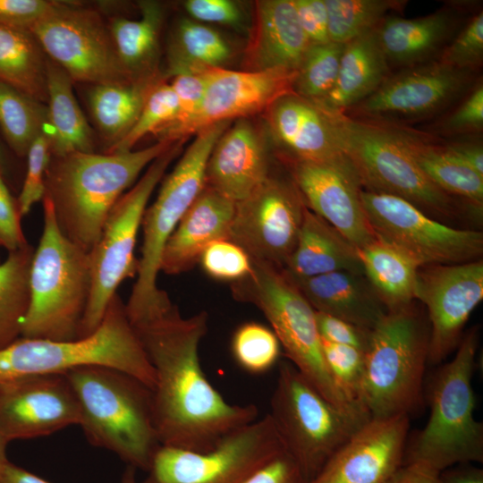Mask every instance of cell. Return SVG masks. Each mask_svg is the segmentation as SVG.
Masks as SVG:
<instances>
[{
    "label": "cell",
    "instance_id": "obj_1",
    "mask_svg": "<svg viewBox=\"0 0 483 483\" xmlns=\"http://www.w3.org/2000/svg\"><path fill=\"white\" fill-rule=\"evenodd\" d=\"M208 316L182 317L176 305L164 316L134 326L154 369V422L161 445L203 452L258 418L255 404L228 402L201 367L199 344Z\"/></svg>",
    "mask_w": 483,
    "mask_h": 483
},
{
    "label": "cell",
    "instance_id": "obj_2",
    "mask_svg": "<svg viewBox=\"0 0 483 483\" xmlns=\"http://www.w3.org/2000/svg\"><path fill=\"white\" fill-rule=\"evenodd\" d=\"M177 142L157 140L147 148L121 153L52 156L44 197L50 201L63 234L89 252L124 191L144 168Z\"/></svg>",
    "mask_w": 483,
    "mask_h": 483
},
{
    "label": "cell",
    "instance_id": "obj_3",
    "mask_svg": "<svg viewBox=\"0 0 483 483\" xmlns=\"http://www.w3.org/2000/svg\"><path fill=\"white\" fill-rule=\"evenodd\" d=\"M64 375L78 401L79 426L88 441L113 452L128 466L147 471L161 445L151 388L106 366H81Z\"/></svg>",
    "mask_w": 483,
    "mask_h": 483
},
{
    "label": "cell",
    "instance_id": "obj_4",
    "mask_svg": "<svg viewBox=\"0 0 483 483\" xmlns=\"http://www.w3.org/2000/svg\"><path fill=\"white\" fill-rule=\"evenodd\" d=\"M231 123H217L196 133L174 169L162 179L155 201L145 210L138 273L125 303L132 326L157 319L174 306L157 286L162 253L180 220L206 186L209 155Z\"/></svg>",
    "mask_w": 483,
    "mask_h": 483
},
{
    "label": "cell",
    "instance_id": "obj_5",
    "mask_svg": "<svg viewBox=\"0 0 483 483\" xmlns=\"http://www.w3.org/2000/svg\"><path fill=\"white\" fill-rule=\"evenodd\" d=\"M42 206L43 230L31 261L21 337L74 341L91 292L89 252L63 234L47 198Z\"/></svg>",
    "mask_w": 483,
    "mask_h": 483
},
{
    "label": "cell",
    "instance_id": "obj_6",
    "mask_svg": "<svg viewBox=\"0 0 483 483\" xmlns=\"http://www.w3.org/2000/svg\"><path fill=\"white\" fill-rule=\"evenodd\" d=\"M88 365L119 369L153 388L154 369L118 293L97 330L88 336L64 342L20 337L0 349V386L25 377L65 374Z\"/></svg>",
    "mask_w": 483,
    "mask_h": 483
},
{
    "label": "cell",
    "instance_id": "obj_7",
    "mask_svg": "<svg viewBox=\"0 0 483 483\" xmlns=\"http://www.w3.org/2000/svg\"><path fill=\"white\" fill-rule=\"evenodd\" d=\"M478 343V328L470 329L452 360L436 375L428 420L403 463L419 462L441 472L457 464L483 462V424L474 417L472 387Z\"/></svg>",
    "mask_w": 483,
    "mask_h": 483
},
{
    "label": "cell",
    "instance_id": "obj_8",
    "mask_svg": "<svg viewBox=\"0 0 483 483\" xmlns=\"http://www.w3.org/2000/svg\"><path fill=\"white\" fill-rule=\"evenodd\" d=\"M428 337L411 305L388 311L369 332L360 404L370 419L409 416L418 406Z\"/></svg>",
    "mask_w": 483,
    "mask_h": 483
},
{
    "label": "cell",
    "instance_id": "obj_9",
    "mask_svg": "<svg viewBox=\"0 0 483 483\" xmlns=\"http://www.w3.org/2000/svg\"><path fill=\"white\" fill-rule=\"evenodd\" d=\"M267 414L306 482L370 419L327 400L288 362L279 366Z\"/></svg>",
    "mask_w": 483,
    "mask_h": 483
},
{
    "label": "cell",
    "instance_id": "obj_10",
    "mask_svg": "<svg viewBox=\"0 0 483 483\" xmlns=\"http://www.w3.org/2000/svg\"><path fill=\"white\" fill-rule=\"evenodd\" d=\"M233 299L250 303L266 317L286 357L327 400L357 409L334 383L327 369L315 309L283 268L252 260V271L232 284Z\"/></svg>",
    "mask_w": 483,
    "mask_h": 483
},
{
    "label": "cell",
    "instance_id": "obj_11",
    "mask_svg": "<svg viewBox=\"0 0 483 483\" xmlns=\"http://www.w3.org/2000/svg\"><path fill=\"white\" fill-rule=\"evenodd\" d=\"M329 114L341 150L366 191L399 197L434 219L458 216L459 203L425 175L393 127Z\"/></svg>",
    "mask_w": 483,
    "mask_h": 483
},
{
    "label": "cell",
    "instance_id": "obj_12",
    "mask_svg": "<svg viewBox=\"0 0 483 483\" xmlns=\"http://www.w3.org/2000/svg\"><path fill=\"white\" fill-rule=\"evenodd\" d=\"M180 148L177 142L154 160L111 209L98 242L89 251L91 292L80 338L97 330L120 284L137 275L139 258L134 250L148 202Z\"/></svg>",
    "mask_w": 483,
    "mask_h": 483
},
{
    "label": "cell",
    "instance_id": "obj_13",
    "mask_svg": "<svg viewBox=\"0 0 483 483\" xmlns=\"http://www.w3.org/2000/svg\"><path fill=\"white\" fill-rule=\"evenodd\" d=\"M286 452L268 414L195 452L160 445L140 483H244Z\"/></svg>",
    "mask_w": 483,
    "mask_h": 483
},
{
    "label": "cell",
    "instance_id": "obj_14",
    "mask_svg": "<svg viewBox=\"0 0 483 483\" xmlns=\"http://www.w3.org/2000/svg\"><path fill=\"white\" fill-rule=\"evenodd\" d=\"M360 198L376 238L419 267L474 261L483 253L479 231L446 225L396 196L362 190Z\"/></svg>",
    "mask_w": 483,
    "mask_h": 483
},
{
    "label": "cell",
    "instance_id": "obj_15",
    "mask_svg": "<svg viewBox=\"0 0 483 483\" xmlns=\"http://www.w3.org/2000/svg\"><path fill=\"white\" fill-rule=\"evenodd\" d=\"M30 31L47 58L73 82L97 85L133 80L121 64L109 28L96 10L59 1Z\"/></svg>",
    "mask_w": 483,
    "mask_h": 483
},
{
    "label": "cell",
    "instance_id": "obj_16",
    "mask_svg": "<svg viewBox=\"0 0 483 483\" xmlns=\"http://www.w3.org/2000/svg\"><path fill=\"white\" fill-rule=\"evenodd\" d=\"M307 208L292 179L270 174L235 203L229 240L253 261L284 268L296 246Z\"/></svg>",
    "mask_w": 483,
    "mask_h": 483
},
{
    "label": "cell",
    "instance_id": "obj_17",
    "mask_svg": "<svg viewBox=\"0 0 483 483\" xmlns=\"http://www.w3.org/2000/svg\"><path fill=\"white\" fill-rule=\"evenodd\" d=\"M415 299L428 309V361L438 364L458 347L466 322L483 299L482 260L419 267Z\"/></svg>",
    "mask_w": 483,
    "mask_h": 483
},
{
    "label": "cell",
    "instance_id": "obj_18",
    "mask_svg": "<svg viewBox=\"0 0 483 483\" xmlns=\"http://www.w3.org/2000/svg\"><path fill=\"white\" fill-rule=\"evenodd\" d=\"M295 76V72L284 70L208 69L204 97L197 113L160 140L176 142L212 124L247 118L267 110L277 98L293 92Z\"/></svg>",
    "mask_w": 483,
    "mask_h": 483
},
{
    "label": "cell",
    "instance_id": "obj_19",
    "mask_svg": "<svg viewBox=\"0 0 483 483\" xmlns=\"http://www.w3.org/2000/svg\"><path fill=\"white\" fill-rule=\"evenodd\" d=\"M80 420L64 374L25 377L0 386V433L8 443L48 436Z\"/></svg>",
    "mask_w": 483,
    "mask_h": 483
},
{
    "label": "cell",
    "instance_id": "obj_20",
    "mask_svg": "<svg viewBox=\"0 0 483 483\" xmlns=\"http://www.w3.org/2000/svg\"><path fill=\"white\" fill-rule=\"evenodd\" d=\"M292 161V179L310 211L357 250L377 239L361 202L363 188L346 157L326 163Z\"/></svg>",
    "mask_w": 483,
    "mask_h": 483
},
{
    "label": "cell",
    "instance_id": "obj_21",
    "mask_svg": "<svg viewBox=\"0 0 483 483\" xmlns=\"http://www.w3.org/2000/svg\"><path fill=\"white\" fill-rule=\"evenodd\" d=\"M408 415L366 421L306 483H386L403 463Z\"/></svg>",
    "mask_w": 483,
    "mask_h": 483
},
{
    "label": "cell",
    "instance_id": "obj_22",
    "mask_svg": "<svg viewBox=\"0 0 483 483\" xmlns=\"http://www.w3.org/2000/svg\"><path fill=\"white\" fill-rule=\"evenodd\" d=\"M470 71L437 61L387 77L370 96L353 106L354 113L377 119L428 116L459 97L469 83Z\"/></svg>",
    "mask_w": 483,
    "mask_h": 483
},
{
    "label": "cell",
    "instance_id": "obj_23",
    "mask_svg": "<svg viewBox=\"0 0 483 483\" xmlns=\"http://www.w3.org/2000/svg\"><path fill=\"white\" fill-rule=\"evenodd\" d=\"M269 174L266 141L252 123L242 118L230 124L216 142L207 163L206 185L236 203Z\"/></svg>",
    "mask_w": 483,
    "mask_h": 483
},
{
    "label": "cell",
    "instance_id": "obj_24",
    "mask_svg": "<svg viewBox=\"0 0 483 483\" xmlns=\"http://www.w3.org/2000/svg\"><path fill=\"white\" fill-rule=\"evenodd\" d=\"M267 111L271 134L292 160L326 163L345 157L331 114L314 102L290 92Z\"/></svg>",
    "mask_w": 483,
    "mask_h": 483
},
{
    "label": "cell",
    "instance_id": "obj_25",
    "mask_svg": "<svg viewBox=\"0 0 483 483\" xmlns=\"http://www.w3.org/2000/svg\"><path fill=\"white\" fill-rule=\"evenodd\" d=\"M235 202L205 186L168 238L160 272L179 275L191 269L204 250L214 242L228 239Z\"/></svg>",
    "mask_w": 483,
    "mask_h": 483
},
{
    "label": "cell",
    "instance_id": "obj_26",
    "mask_svg": "<svg viewBox=\"0 0 483 483\" xmlns=\"http://www.w3.org/2000/svg\"><path fill=\"white\" fill-rule=\"evenodd\" d=\"M309 45L293 0L257 2L254 35L248 53L250 71L297 72Z\"/></svg>",
    "mask_w": 483,
    "mask_h": 483
},
{
    "label": "cell",
    "instance_id": "obj_27",
    "mask_svg": "<svg viewBox=\"0 0 483 483\" xmlns=\"http://www.w3.org/2000/svg\"><path fill=\"white\" fill-rule=\"evenodd\" d=\"M288 276L316 311L365 330L371 331L388 312L363 274L342 270L306 278Z\"/></svg>",
    "mask_w": 483,
    "mask_h": 483
},
{
    "label": "cell",
    "instance_id": "obj_28",
    "mask_svg": "<svg viewBox=\"0 0 483 483\" xmlns=\"http://www.w3.org/2000/svg\"><path fill=\"white\" fill-rule=\"evenodd\" d=\"M283 269L297 278L342 270L363 274L358 250L309 208L296 246Z\"/></svg>",
    "mask_w": 483,
    "mask_h": 483
},
{
    "label": "cell",
    "instance_id": "obj_29",
    "mask_svg": "<svg viewBox=\"0 0 483 483\" xmlns=\"http://www.w3.org/2000/svg\"><path fill=\"white\" fill-rule=\"evenodd\" d=\"M387 72L374 30L345 44L333 89L315 104L328 113H343L375 92L387 79Z\"/></svg>",
    "mask_w": 483,
    "mask_h": 483
},
{
    "label": "cell",
    "instance_id": "obj_30",
    "mask_svg": "<svg viewBox=\"0 0 483 483\" xmlns=\"http://www.w3.org/2000/svg\"><path fill=\"white\" fill-rule=\"evenodd\" d=\"M453 26L451 13L441 11L412 19L386 17L375 31L388 64L412 65L438 51Z\"/></svg>",
    "mask_w": 483,
    "mask_h": 483
},
{
    "label": "cell",
    "instance_id": "obj_31",
    "mask_svg": "<svg viewBox=\"0 0 483 483\" xmlns=\"http://www.w3.org/2000/svg\"><path fill=\"white\" fill-rule=\"evenodd\" d=\"M70 76L47 59V109L45 132L52 156L73 152H94V137L72 90Z\"/></svg>",
    "mask_w": 483,
    "mask_h": 483
},
{
    "label": "cell",
    "instance_id": "obj_32",
    "mask_svg": "<svg viewBox=\"0 0 483 483\" xmlns=\"http://www.w3.org/2000/svg\"><path fill=\"white\" fill-rule=\"evenodd\" d=\"M165 75L126 82L92 85L88 93L91 117L108 149L121 140L137 120L148 95Z\"/></svg>",
    "mask_w": 483,
    "mask_h": 483
},
{
    "label": "cell",
    "instance_id": "obj_33",
    "mask_svg": "<svg viewBox=\"0 0 483 483\" xmlns=\"http://www.w3.org/2000/svg\"><path fill=\"white\" fill-rule=\"evenodd\" d=\"M393 129L407 153L434 184L481 210L483 175L461 161L446 146L434 144L408 130Z\"/></svg>",
    "mask_w": 483,
    "mask_h": 483
},
{
    "label": "cell",
    "instance_id": "obj_34",
    "mask_svg": "<svg viewBox=\"0 0 483 483\" xmlns=\"http://www.w3.org/2000/svg\"><path fill=\"white\" fill-rule=\"evenodd\" d=\"M358 254L365 277L388 311L411 305L419 268L413 259L377 238Z\"/></svg>",
    "mask_w": 483,
    "mask_h": 483
},
{
    "label": "cell",
    "instance_id": "obj_35",
    "mask_svg": "<svg viewBox=\"0 0 483 483\" xmlns=\"http://www.w3.org/2000/svg\"><path fill=\"white\" fill-rule=\"evenodd\" d=\"M140 8L139 20L116 17L108 25L120 63L133 80L157 74L155 64L163 21L157 2H140Z\"/></svg>",
    "mask_w": 483,
    "mask_h": 483
},
{
    "label": "cell",
    "instance_id": "obj_36",
    "mask_svg": "<svg viewBox=\"0 0 483 483\" xmlns=\"http://www.w3.org/2000/svg\"><path fill=\"white\" fill-rule=\"evenodd\" d=\"M29 30L0 26V82L47 102V59Z\"/></svg>",
    "mask_w": 483,
    "mask_h": 483
},
{
    "label": "cell",
    "instance_id": "obj_37",
    "mask_svg": "<svg viewBox=\"0 0 483 483\" xmlns=\"http://www.w3.org/2000/svg\"><path fill=\"white\" fill-rule=\"evenodd\" d=\"M232 55L225 38L213 28L191 19L181 20L170 40L165 78L185 72L221 68Z\"/></svg>",
    "mask_w": 483,
    "mask_h": 483
},
{
    "label": "cell",
    "instance_id": "obj_38",
    "mask_svg": "<svg viewBox=\"0 0 483 483\" xmlns=\"http://www.w3.org/2000/svg\"><path fill=\"white\" fill-rule=\"evenodd\" d=\"M30 243L7 251L0 262V349L21 337L30 305V272L34 253Z\"/></svg>",
    "mask_w": 483,
    "mask_h": 483
},
{
    "label": "cell",
    "instance_id": "obj_39",
    "mask_svg": "<svg viewBox=\"0 0 483 483\" xmlns=\"http://www.w3.org/2000/svg\"><path fill=\"white\" fill-rule=\"evenodd\" d=\"M47 106L26 93L0 82V128L13 152L26 157L34 140L45 131Z\"/></svg>",
    "mask_w": 483,
    "mask_h": 483
},
{
    "label": "cell",
    "instance_id": "obj_40",
    "mask_svg": "<svg viewBox=\"0 0 483 483\" xmlns=\"http://www.w3.org/2000/svg\"><path fill=\"white\" fill-rule=\"evenodd\" d=\"M328 16L329 40L347 44L374 30L386 13L400 6L389 0H325Z\"/></svg>",
    "mask_w": 483,
    "mask_h": 483
},
{
    "label": "cell",
    "instance_id": "obj_41",
    "mask_svg": "<svg viewBox=\"0 0 483 483\" xmlns=\"http://www.w3.org/2000/svg\"><path fill=\"white\" fill-rule=\"evenodd\" d=\"M345 44H310L297 70L293 92L317 103L333 89Z\"/></svg>",
    "mask_w": 483,
    "mask_h": 483
},
{
    "label": "cell",
    "instance_id": "obj_42",
    "mask_svg": "<svg viewBox=\"0 0 483 483\" xmlns=\"http://www.w3.org/2000/svg\"><path fill=\"white\" fill-rule=\"evenodd\" d=\"M281 349L271 327L254 321L240 325L231 340L234 361L242 369L254 375L270 370L278 361Z\"/></svg>",
    "mask_w": 483,
    "mask_h": 483
},
{
    "label": "cell",
    "instance_id": "obj_43",
    "mask_svg": "<svg viewBox=\"0 0 483 483\" xmlns=\"http://www.w3.org/2000/svg\"><path fill=\"white\" fill-rule=\"evenodd\" d=\"M179 112L177 97L169 83L161 81L148 95L137 120L127 134L104 153L132 150L146 135L158 133L176 119Z\"/></svg>",
    "mask_w": 483,
    "mask_h": 483
},
{
    "label": "cell",
    "instance_id": "obj_44",
    "mask_svg": "<svg viewBox=\"0 0 483 483\" xmlns=\"http://www.w3.org/2000/svg\"><path fill=\"white\" fill-rule=\"evenodd\" d=\"M322 348L334 383L352 405L362 409L360 396L365 366L364 351L325 341H322Z\"/></svg>",
    "mask_w": 483,
    "mask_h": 483
},
{
    "label": "cell",
    "instance_id": "obj_45",
    "mask_svg": "<svg viewBox=\"0 0 483 483\" xmlns=\"http://www.w3.org/2000/svg\"><path fill=\"white\" fill-rule=\"evenodd\" d=\"M199 263L209 277L232 284L246 278L252 271V259L233 242H214L202 252Z\"/></svg>",
    "mask_w": 483,
    "mask_h": 483
},
{
    "label": "cell",
    "instance_id": "obj_46",
    "mask_svg": "<svg viewBox=\"0 0 483 483\" xmlns=\"http://www.w3.org/2000/svg\"><path fill=\"white\" fill-rule=\"evenodd\" d=\"M26 157L25 177L17 198L22 217L45 196V178L52 157L49 138L45 131L31 143Z\"/></svg>",
    "mask_w": 483,
    "mask_h": 483
},
{
    "label": "cell",
    "instance_id": "obj_47",
    "mask_svg": "<svg viewBox=\"0 0 483 483\" xmlns=\"http://www.w3.org/2000/svg\"><path fill=\"white\" fill-rule=\"evenodd\" d=\"M483 57V13H477L456 38L444 50L440 62L459 70L470 71Z\"/></svg>",
    "mask_w": 483,
    "mask_h": 483
},
{
    "label": "cell",
    "instance_id": "obj_48",
    "mask_svg": "<svg viewBox=\"0 0 483 483\" xmlns=\"http://www.w3.org/2000/svg\"><path fill=\"white\" fill-rule=\"evenodd\" d=\"M207 71L185 72L172 77L169 84L177 97L179 112L174 122L157 133L158 140L184 124L197 113L205 93Z\"/></svg>",
    "mask_w": 483,
    "mask_h": 483
},
{
    "label": "cell",
    "instance_id": "obj_49",
    "mask_svg": "<svg viewBox=\"0 0 483 483\" xmlns=\"http://www.w3.org/2000/svg\"><path fill=\"white\" fill-rule=\"evenodd\" d=\"M22 216L5 180L0 176V247L6 251L28 244L21 226Z\"/></svg>",
    "mask_w": 483,
    "mask_h": 483
},
{
    "label": "cell",
    "instance_id": "obj_50",
    "mask_svg": "<svg viewBox=\"0 0 483 483\" xmlns=\"http://www.w3.org/2000/svg\"><path fill=\"white\" fill-rule=\"evenodd\" d=\"M59 1L0 0V26L30 30L47 15Z\"/></svg>",
    "mask_w": 483,
    "mask_h": 483
},
{
    "label": "cell",
    "instance_id": "obj_51",
    "mask_svg": "<svg viewBox=\"0 0 483 483\" xmlns=\"http://www.w3.org/2000/svg\"><path fill=\"white\" fill-rule=\"evenodd\" d=\"M187 13L194 21L242 28L243 13L236 2L230 0H188L184 3Z\"/></svg>",
    "mask_w": 483,
    "mask_h": 483
},
{
    "label": "cell",
    "instance_id": "obj_52",
    "mask_svg": "<svg viewBox=\"0 0 483 483\" xmlns=\"http://www.w3.org/2000/svg\"><path fill=\"white\" fill-rule=\"evenodd\" d=\"M315 316L322 341L350 345L365 351L370 331L326 313L316 311Z\"/></svg>",
    "mask_w": 483,
    "mask_h": 483
},
{
    "label": "cell",
    "instance_id": "obj_53",
    "mask_svg": "<svg viewBox=\"0 0 483 483\" xmlns=\"http://www.w3.org/2000/svg\"><path fill=\"white\" fill-rule=\"evenodd\" d=\"M300 24L310 44L329 42L325 0H293Z\"/></svg>",
    "mask_w": 483,
    "mask_h": 483
},
{
    "label": "cell",
    "instance_id": "obj_54",
    "mask_svg": "<svg viewBox=\"0 0 483 483\" xmlns=\"http://www.w3.org/2000/svg\"><path fill=\"white\" fill-rule=\"evenodd\" d=\"M483 126V87L478 86L455 112L448 117L445 129L450 132L479 131Z\"/></svg>",
    "mask_w": 483,
    "mask_h": 483
},
{
    "label": "cell",
    "instance_id": "obj_55",
    "mask_svg": "<svg viewBox=\"0 0 483 483\" xmlns=\"http://www.w3.org/2000/svg\"><path fill=\"white\" fill-rule=\"evenodd\" d=\"M244 483H306L293 459L283 453L256 471Z\"/></svg>",
    "mask_w": 483,
    "mask_h": 483
},
{
    "label": "cell",
    "instance_id": "obj_56",
    "mask_svg": "<svg viewBox=\"0 0 483 483\" xmlns=\"http://www.w3.org/2000/svg\"><path fill=\"white\" fill-rule=\"evenodd\" d=\"M386 483H441L440 471L419 462L402 463Z\"/></svg>",
    "mask_w": 483,
    "mask_h": 483
},
{
    "label": "cell",
    "instance_id": "obj_57",
    "mask_svg": "<svg viewBox=\"0 0 483 483\" xmlns=\"http://www.w3.org/2000/svg\"><path fill=\"white\" fill-rule=\"evenodd\" d=\"M461 161L483 175V148L478 143L456 142L446 146Z\"/></svg>",
    "mask_w": 483,
    "mask_h": 483
},
{
    "label": "cell",
    "instance_id": "obj_58",
    "mask_svg": "<svg viewBox=\"0 0 483 483\" xmlns=\"http://www.w3.org/2000/svg\"><path fill=\"white\" fill-rule=\"evenodd\" d=\"M441 483H483V470L470 463H461L440 472Z\"/></svg>",
    "mask_w": 483,
    "mask_h": 483
},
{
    "label": "cell",
    "instance_id": "obj_59",
    "mask_svg": "<svg viewBox=\"0 0 483 483\" xmlns=\"http://www.w3.org/2000/svg\"><path fill=\"white\" fill-rule=\"evenodd\" d=\"M0 483H50L10 461L0 468Z\"/></svg>",
    "mask_w": 483,
    "mask_h": 483
},
{
    "label": "cell",
    "instance_id": "obj_60",
    "mask_svg": "<svg viewBox=\"0 0 483 483\" xmlns=\"http://www.w3.org/2000/svg\"><path fill=\"white\" fill-rule=\"evenodd\" d=\"M8 170H9V166H8L7 155L0 140V176H2L4 179L8 174Z\"/></svg>",
    "mask_w": 483,
    "mask_h": 483
},
{
    "label": "cell",
    "instance_id": "obj_61",
    "mask_svg": "<svg viewBox=\"0 0 483 483\" xmlns=\"http://www.w3.org/2000/svg\"><path fill=\"white\" fill-rule=\"evenodd\" d=\"M135 470H136L135 468L131 466H128L125 472L123 475L121 483H138L135 477V474H136Z\"/></svg>",
    "mask_w": 483,
    "mask_h": 483
},
{
    "label": "cell",
    "instance_id": "obj_62",
    "mask_svg": "<svg viewBox=\"0 0 483 483\" xmlns=\"http://www.w3.org/2000/svg\"><path fill=\"white\" fill-rule=\"evenodd\" d=\"M9 443L0 433V468L9 460L6 457V446Z\"/></svg>",
    "mask_w": 483,
    "mask_h": 483
},
{
    "label": "cell",
    "instance_id": "obj_63",
    "mask_svg": "<svg viewBox=\"0 0 483 483\" xmlns=\"http://www.w3.org/2000/svg\"><path fill=\"white\" fill-rule=\"evenodd\" d=\"M0 250H1V247H0ZM2 260H3V259H2V258H1V252H0V262H1Z\"/></svg>",
    "mask_w": 483,
    "mask_h": 483
}]
</instances>
